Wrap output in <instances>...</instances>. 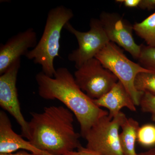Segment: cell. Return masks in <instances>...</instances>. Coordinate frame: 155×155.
Segmentation results:
<instances>
[{"mask_svg": "<svg viewBox=\"0 0 155 155\" xmlns=\"http://www.w3.org/2000/svg\"><path fill=\"white\" fill-rule=\"evenodd\" d=\"M31 115L28 141L37 148L51 155H64L82 147L73 125L74 115L67 107L50 106Z\"/></svg>", "mask_w": 155, "mask_h": 155, "instance_id": "cell-1", "label": "cell"}, {"mask_svg": "<svg viewBox=\"0 0 155 155\" xmlns=\"http://www.w3.org/2000/svg\"><path fill=\"white\" fill-rule=\"evenodd\" d=\"M35 78L40 96L44 99H57L63 103L76 117L80 125L81 135L84 138L100 118L109 115L107 111L97 107L79 88L74 77L66 67L56 69L54 77L41 71L37 74Z\"/></svg>", "mask_w": 155, "mask_h": 155, "instance_id": "cell-2", "label": "cell"}, {"mask_svg": "<svg viewBox=\"0 0 155 155\" xmlns=\"http://www.w3.org/2000/svg\"><path fill=\"white\" fill-rule=\"evenodd\" d=\"M73 16L72 10L63 5L51 9L41 38L25 55L41 65L42 72L50 77H54L56 72L54 63L55 58L59 57L61 31Z\"/></svg>", "mask_w": 155, "mask_h": 155, "instance_id": "cell-3", "label": "cell"}, {"mask_svg": "<svg viewBox=\"0 0 155 155\" xmlns=\"http://www.w3.org/2000/svg\"><path fill=\"white\" fill-rule=\"evenodd\" d=\"M95 58L103 67L117 77L125 86L135 105L139 106L143 93L136 89L134 85L135 78L140 72H153L130 61L117 45L111 41L97 54Z\"/></svg>", "mask_w": 155, "mask_h": 155, "instance_id": "cell-4", "label": "cell"}, {"mask_svg": "<svg viewBox=\"0 0 155 155\" xmlns=\"http://www.w3.org/2000/svg\"><path fill=\"white\" fill-rule=\"evenodd\" d=\"M126 118L121 111L114 118L108 115L100 118L84 137L86 148L99 155H124L119 130Z\"/></svg>", "mask_w": 155, "mask_h": 155, "instance_id": "cell-5", "label": "cell"}, {"mask_svg": "<svg viewBox=\"0 0 155 155\" xmlns=\"http://www.w3.org/2000/svg\"><path fill=\"white\" fill-rule=\"evenodd\" d=\"M74 75L79 88L93 100L97 99L105 94L119 81L95 58L81 65Z\"/></svg>", "mask_w": 155, "mask_h": 155, "instance_id": "cell-6", "label": "cell"}, {"mask_svg": "<svg viewBox=\"0 0 155 155\" xmlns=\"http://www.w3.org/2000/svg\"><path fill=\"white\" fill-rule=\"evenodd\" d=\"M90 26V29L86 32L76 30L69 22L64 26V28L75 35L78 43V48L68 55L69 61L75 63L77 69L87 61L95 58L110 42L99 19H91Z\"/></svg>", "mask_w": 155, "mask_h": 155, "instance_id": "cell-7", "label": "cell"}, {"mask_svg": "<svg viewBox=\"0 0 155 155\" xmlns=\"http://www.w3.org/2000/svg\"><path fill=\"white\" fill-rule=\"evenodd\" d=\"M21 59L16 61L0 76V106L14 117L21 127L22 137L30 140L28 122L21 111L16 83Z\"/></svg>", "mask_w": 155, "mask_h": 155, "instance_id": "cell-8", "label": "cell"}, {"mask_svg": "<svg viewBox=\"0 0 155 155\" xmlns=\"http://www.w3.org/2000/svg\"><path fill=\"white\" fill-rule=\"evenodd\" d=\"M99 20L110 41L123 48L134 58L138 59L141 45L134 41L133 26L117 13L102 12Z\"/></svg>", "mask_w": 155, "mask_h": 155, "instance_id": "cell-9", "label": "cell"}, {"mask_svg": "<svg viewBox=\"0 0 155 155\" xmlns=\"http://www.w3.org/2000/svg\"><path fill=\"white\" fill-rule=\"evenodd\" d=\"M38 42L36 31L28 28L12 36L0 46V74L2 75L14 63L25 56Z\"/></svg>", "mask_w": 155, "mask_h": 155, "instance_id": "cell-10", "label": "cell"}, {"mask_svg": "<svg viewBox=\"0 0 155 155\" xmlns=\"http://www.w3.org/2000/svg\"><path fill=\"white\" fill-rule=\"evenodd\" d=\"M22 135L14 132L10 119L4 111L0 112V154H10L19 150L30 151L36 155H51L34 146Z\"/></svg>", "mask_w": 155, "mask_h": 155, "instance_id": "cell-11", "label": "cell"}, {"mask_svg": "<svg viewBox=\"0 0 155 155\" xmlns=\"http://www.w3.org/2000/svg\"><path fill=\"white\" fill-rule=\"evenodd\" d=\"M93 100L97 107L108 109L109 116L111 118L117 116L122 108H127L133 112L136 111V106L132 98L119 81L105 94L97 99Z\"/></svg>", "mask_w": 155, "mask_h": 155, "instance_id": "cell-12", "label": "cell"}, {"mask_svg": "<svg viewBox=\"0 0 155 155\" xmlns=\"http://www.w3.org/2000/svg\"><path fill=\"white\" fill-rule=\"evenodd\" d=\"M140 127L138 122L133 118H126L122 123L119 140L124 155H137L135 145Z\"/></svg>", "mask_w": 155, "mask_h": 155, "instance_id": "cell-13", "label": "cell"}, {"mask_svg": "<svg viewBox=\"0 0 155 155\" xmlns=\"http://www.w3.org/2000/svg\"><path fill=\"white\" fill-rule=\"evenodd\" d=\"M136 34L144 40L147 45L155 48V12L133 25Z\"/></svg>", "mask_w": 155, "mask_h": 155, "instance_id": "cell-14", "label": "cell"}, {"mask_svg": "<svg viewBox=\"0 0 155 155\" xmlns=\"http://www.w3.org/2000/svg\"><path fill=\"white\" fill-rule=\"evenodd\" d=\"M137 91L155 96V72H141L137 75L134 81Z\"/></svg>", "mask_w": 155, "mask_h": 155, "instance_id": "cell-15", "label": "cell"}, {"mask_svg": "<svg viewBox=\"0 0 155 155\" xmlns=\"http://www.w3.org/2000/svg\"><path fill=\"white\" fill-rule=\"evenodd\" d=\"M137 141L143 147L155 146V125L147 124L140 127L137 132Z\"/></svg>", "mask_w": 155, "mask_h": 155, "instance_id": "cell-16", "label": "cell"}, {"mask_svg": "<svg viewBox=\"0 0 155 155\" xmlns=\"http://www.w3.org/2000/svg\"><path fill=\"white\" fill-rule=\"evenodd\" d=\"M138 60L142 67L155 72V48L141 45V51Z\"/></svg>", "mask_w": 155, "mask_h": 155, "instance_id": "cell-17", "label": "cell"}, {"mask_svg": "<svg viewBox=\"0 0 155 155\" xmlns=\"http://www.w3.org/2000/svg\"><path fill=\"white\" fill-rule=\"evenodd\" d=\"M142 111L151 115L153 121L155 122V96L150 94L143 93L140 102Z\"/></svg>", "mask_w": 155, "mask_h": 155, "instance_id": "cell-18", "label": "cell"}, {"mask_svg": "<svg viewBox=\"0 0 155 155\" xmlns=\"http://www.w3.org/2000/svg\"><path fill=\"white\" fill-rule=\"evenodd\" d=\"M64 155H99L93 152L90 150L86 147H81L77 151L69 152L65 153Z\"/></svg>", "mask_w": 155, "mask_h": 155, "instance_id": "cell-19", "label": "cell"}, {"mask_svg": "<svg viewBox=\"0 0 155 155\" xmlns=\"http://www.w3.org/2000/svg\"><path fill=\"white\" fill-rule=\"evenodd\" d=\"M140 6L142 9L153 10L155 8V0H142Z\"/></svg>", "mask_w": 155, "mask_h": 155, "instance_id": "cell-20", "label": "cell"}, {"mask_svg": "<svg viewBox=\"0 0 155 155\" xmlns=\"http://www.w3.org/2000/svg\"><path fill=\"white\" fill-rule=\"evenodd\" d=\"M141 0H118L116 2L122 3L125 6L128 8H135L138 7Z\"/></svg>", "mask_w": 155, "mask_h": 155, "instance_id": "cell-21", "label": "cell"}, {"mask_svg": "<svg viewBox=\"0 0 155 155\" xmlns=\"http://www.w3.org/2000/svg\"><path fill=\"white\" fill-rule=\"evenodd\" d=\"M0 155H36L32 153H29L25 150H20L17 153L10 154H0Z\"/></svg>", "mask_w": 155, "mask_h": 155, "instance_id": "cell-22", "label": "cell"}, {"mask_svg": "<svg viewBox=\"0 0 155 155\" xmlns=\"http://www.w3.org/2000/svg\"><path fill=\"white\" fill-rule=\"evenodd\" d=\"M137 155H155V148H153L144 152L137 153Z\"/></svg>", "mask_w": 155, "mask_h": 155, "instance_id": "cell-23", "label": "cell"}]
</instances>
